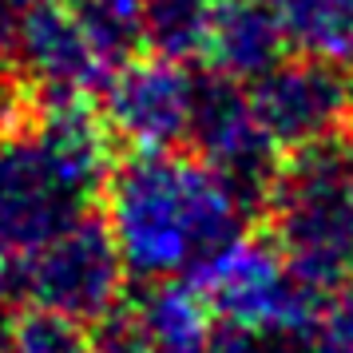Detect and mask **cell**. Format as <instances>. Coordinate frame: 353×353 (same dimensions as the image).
Segmentation results:
<instances>
[{
	"label": "cell",
	"mask_w": 353,
	"mask_h": 353,
	"mask_svg": "<svg viewBox=\"0 0 353 353\" xmlns=\"http://www.w3.org/2000/svg\"><path fill=\"white\" fill-rule=\"evenodd\" d=\"M103 199L119 258L143 282L191 274L234 239L246 219L223 179L203 159L179 151H131L128 159H115Z\"/></svg>",
	"instance_id": "1"
},
{
	"label": "cell",
	"mask_w": 353,
	"mask_h": 353,
	"mask_svg": "<svg viewBox=\"0 0 353 353\" xmlns=\"http://www.w3.org/2000/svg\"><path fill=\"white\" fill-rule=\"evenodd\" d=\"M262 219L290 266L325 294L353 278V131L294 147L278 163Z\"/></svg>",
	"instance_id": "2"
},
{
	"label": "cell",
	"mask_w": 353,
	"mask_h": 353,
	"mask_svg": "<svg viewBox=\"0 0 353 353\" xmlns=\"http://www.w3.org/2000/svg\"><path fill=\"white\" fill-rule=\"evenodd\" d=\"M128 266L108 219L83 210L56 239L20 258H0V294L17 305H44L83 325H96L123 302Z\"/></svg>",
	"instance_id": "3"
},
{
	"label": "cell",
	"mask_w": 353,
	"mask_h": 353,
	"mask_svg": "<svg viewBox=\"0 0 353 353\" xmlns=\"http://www.w3.org/2000/svg\"><path fill=\"white\" fill-rule=\"evenodd\" d=\"M191 286L223 321L294 334L318 318L334 294L305 282L266 234H234L191 270Z\"/></svg>",
	"instance_id": "4"
},
{
	"label": "cell",
	"mask_w": 353,
	"mask_h": 353,
	"mask_svg": "<svg viewBox=\"0 0 353 353\" xmlns=\"http://www.w3.org/2000/svg\"><path fill=\"white\" fill-rule=\"evenodd\" d=\"M187 143L194 147V159H203L230 187L246 214H262L282 159L242 80H230L223 72L194 80Z\"/></svg>",
	"instance_id": "5"
},
{
	"label": "cell",
	"mask_w": 353,
	"mask_h": 353,
	"mask_svg": "<svg viewBox=\"0 0 353 353\" xmlns=\"http://www.w3.org/2000/svg\"><path fill=\"white\" fill-rule=\"evenodd\" d=\"M83 203L28 131V119L0 135V258L40 250L88 210Z\"/></svg>",
	"instance_id": "6"
},
{
	"label": "cell",
	"mask_w": 353,
	"mask_h": 353,
	"mask_svg": "<svg viewBox=\"0 0 353 353\" xmlns=\"http://www.w3.org/2000/svg\"><path fill=\"white\" fill-rule=\"evenodd\" d=\"M250 83H254L250 99L262 128L286 151L353 128V80L345 64L298 56V60H278Z\"/></svg>",
	"instance_id": "7"
},
{
	"label": "cell",
	"mask_w": 353,
	"mask_h": 353,
	"mask_svg": "<svg viewBox=\"0 0 353 353\" xmlns=\"http://www.w3.org/2000/svg\"><path fill=\"white\" fill-rule=\"evenodd\" d=\"M103 123L131 151H175L187 143L194 103V76L175 60H135L119 64L103 80Z\"/></svg>",
	"instance_id": "8"
},
{
	"label": "cell",
	"mask_w": 353,
	"mask_h": 353,
	"mask_svg": "<svg viewBox=\"0 0 353 353\" xmlns=\"http://www.w3.org/2000/svg\"><path fill=\"white\" fill-rule=\"evenodd\" d=\"M8 64L17 68L40 103L52 99H83L99 92L112 68L103 64L83 24L60 0H36L28 20L20 24Z\"/></svg>",
	"instance_id": "9"
},
{
	"label": "cell",
	"mask_w": 353,
	"mask_h": 353,
	"mask_svg": "<svg viewBox=\"0 0 353 353\" xmlns=\"http://www.w3.org/2000/svg\"><path fill=\"white\" fill-rule=\"evenodd\" d=\"M286 28L274 0H210V28L203 56L230 80H258L286 56Z\"/></svg>",
	"instance_id": "10"
},
{
	"label": "cell",
	"mask_w": 353,
	"mask_h": 353,
	"mask_svg": "<svg viewBox=\"0 0 353 353\" xmlns=\"http://www.w3.org/2000/svg\"><path fill=\"white\" fill-rule=\"evenodd\" d=\"M274 8L302 56L353 64V0H274Z\"/></svg>",
	"instance_id": "11"
},
{
	"label": "cell",
	"mask_w": 353,
	"mask_h": 353,
	"mask_svg": "<svg viewBox=\"0 0 353 353\" xmlns=\"http://www.w3.org/2000/svg\"><path fill=\"white\" fill-rule=\"evenodd\" d=\"M210 0H139V36L151 56L187 64L207 44Z\"/></svg>",
	"instance_id": "12"
},
{
	"label": "cell",
	"mask_w": 353,
	"mask_h": 353,
	"mask_svg": "<svg viewBox=\"0 0 353 353\" xmlns=\"http://www.w3.org/2000/svg\"><path fill=\"white\" fill-rule=\"evenodd\" d=\"M8 353H92V334L76 318H64L44 305H28L17 310L12 318Z\"/></svg>",
	"instance_id": "13"
},
{
	"label": "cell",
	"mask_w": 353,
	"mask_h": 353,
	"mask_svg": "<svg viewBox=\"0 0 353 353\" xmlns=\"http://www.w3.org/2000/svg\"><path fill=\"white\" fill-rule=\"evenodd\" d=\"M92 353H163V350L147 341L143 330H139V325H135V318H131V310L119 302L108 318L96 321Z\"/></svg>",
	"instance_id": "14"
},
{
	"label": "cell",
	"mask_w": 353,
	"mask_h": 353,
	"mask_svg": "<svg viewBox=\"0 0 353 353\" xmlns=\"http://www.w3.org/2000/svg\"><path fill=\"white\" fill-rule=\"evenodd\" d=\"M282 337H286V353H353L350 330L330 314V302H325V310L310 325L294 330V334H282Z\"/></svg>",
	"instance_id": "15"
},
{
	"label": "cell",
	"mask_w": 353,
	"mask_h": 353,
	"mask_svg": "<svg viewBox=\"0 0 353 353\" xmlns=\"http://www.w3.org/2000/svg\"><path fill=\"white\" fill-rule=\"evenodd\" d=\"M207 353H286V337L239 321H223L219 330H210Z\"/></svg>",
	"instance_id": "16"
},
{
	"label": "cell",
	"mask_w": 353,
	"mask_h": 353,
	"mask_svg": "<svg viewBox=\"0 0 353 353\" xmlns=\"http://www.w3.org/2000/svg\"><path fill=\"white\" fill-rule=\"evenodd\" d=\"M36 0H0V60L8 64V56H12V44H17L20 36V24L28 20Z\"/></svg>",
	"instance_id": "17"
},
{
	"label": "cell",
	"mask_w": 353,
	"mask_h": 353,
	"mask_svg": "<svg viewBox=\"0 0 353 353\" xmlns=\"http://www.w3.org/2000/svg\"><path fill=\"white\" fill-rule=\"evenodd\" d=\"M330 314H334V318L350 330V337H353V286H341L334 298H330Z\"/></svg>",
	"instance_id": "18"
}]
</instances>
